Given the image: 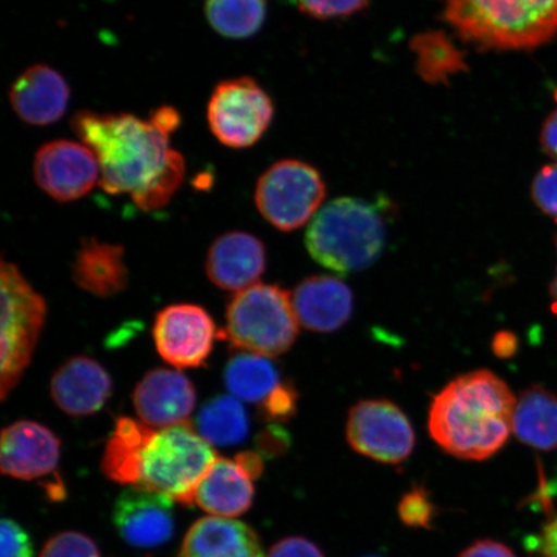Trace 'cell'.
Segmentation results:
<instances>
[{
	"label": "cell",
	"mask_w": 557,
	"mask_h": 557,
	"mask_svg": "<svg viewBox=\"0 0 557 557\" xmlns=\"http://www.w3.org/2000/svg\"><path fill=\"white\" fill-rule=\"evenodd\" d=\"M10 101L21 121L45 127L59 122L66 113L70 88L58 70L35 64L13 82Z\"/></svg>",
	"instance_id": "2e32d148"
},
{
	"label": "cell",
	"mask_w": 557,
	"mask_h": 557,
	"mask_svg": "<svg viewBox=\"0 0 557 557\" xmlns=\"http://www.w3.org/2000/svg\"><path fill=\"white\" fill-rule=\"evenodd\" d=\"M268 557H324L322 552L312 542L292 537L277 542L270 549Z\"/></svg>",
	"instance_id": "e575fe53"
},
{
	"label": "cell",
	"mask_w": 557,
	"mask_h": 557,
	"mask_svg": "<svg viewBox=\"0 0 557 557\" xmlns=\"http://www.w3.org/2000/svg\"><path fill=\"white\" fill-rule=\"evenodd\" d=\"M186 163L183 154L173 150L170 162L164 171L152 183L148 189L138 193L132 197L135 205L143 211H154V209L163 208L170 203L173 195L183 185L185 177Z\"/></svg>",
	"instance_id": "83f0119b"
},
{
	"label": "cell",
	"mask_w": 557,
	"mask_h": 557,
	"mask_svg": "<svg viewBox=\"0 0 557 557\" xmlns=\"http://www.w3.org/2000/svg\"><path fill=\"white\" fill-rule=\"evenodd\" d=\"M40 557H101L100 549L87 535L78 532L55 534L46 543Z\"/></svg>",
	"instance_id": "f1b7e54d"
},
{
	"label": "cell",
	"mask_w": 557,
	"mask_h": 557,
	"mask_svg": "<svg viewBox=\"0 0 557 557\" xmlns=\"http://www.w3.org/2000/svg\"><path fill=\"white\" fill-rule=\"evenodd\" d=\"M47 306L16 264L2 262V334H0V395L17 386L29 366L44 330Z\"/></svg>",
	"instance_id": "52a82bcc"
},
{
	"label": "cell",
	"mask_w": 557,
	"mask_h": 557,
	"mask_svg": "<svg viewBox=\"0 0 557 557\" xmlns=\"http://www.w3.org/2000/svg\"><path fill=\"white\" fill-rule=\"evenodd\" d=\"M259 447L267 453H278L287 447L289 438L281 428L273 426L263 431L259 438Z\"/></svg>",
	"instance_id": "74e56055"
},
{
	"label": "cell",
	"mask_w": 557,
	"mask_h": 557,
	"mask_svg": "<svg viewBox=\"0 0 557 557\" xmlns=\"http://www.w3.org/2000/svg\"><path fill=\"white\" fill-rule=\"evenodd\" d=\"M399 513L409 527H429L434 517V506L424 491L413 490L401 499Z\"/></svg>",
	"instance_id": "d6a6232c"
},
{
	"label": "cell",
	"mask_w": 557,
	"mask_h": 557,
	"mask_svg": "<svg viewBox=\"0 0 557 557\" xmlns=\"http://www.w3.org/2000/svg\"><path fill=\"white\" fill-rule=\"evenodd\" d=\"M215 459L211 444L190 423L152 429L121 417L104 448L102 470L116 483L145 487L193 506L195 491Z\"/></svg>",
	"instance_id": "6da1fadb"
},
{
	"label": "cell",
	"mask_w": 557,
	"mask_h": 557,
	"mask_svg": "<svg viewBox=\"0 0 557 557\" xmlns=\"http://www.w3.org/2000/svg\"><path fill=\"white\" fill-rule=\"evenodd\" d=\"M249 422L246 409L233 395L209 400L197 418L198 434L211 445L228 447L247 437Z\"/></svg>",
	"instance_id": "d4e9b609"
},
{
	"label": "cell",
	"mask_w": 557,
	"mask_h": 557,
	"mask_svg": "<svg viewBox=\"0 0 557 557\" xmlns=\"http://www.w3.org/2000/svg\"><path fill=\"white\" fill-rule=\"evenodd\" d=\"M532 198L543 213L557 222V163L543 166L535 174Z\"/></svg>",
	"instance_id": "4dcf8cb0"
},
{
	"label": "cell",
	"mask_w": 557,
	"mask_h": 557,
	"mask_svg": "<svg viewBox=\"0 0 557 557\" xmlns=\"http://www.w3.org/2000/svg\"><path fill=\"white\" fill-rule=\"evenodd\" d=\"M555 247H556V252H557V235L555 236Z\"/></svg>",
	"instance_id": "b9f144b4"
},
{
	"label": "cell",
	"mask_w": 557,
	"mask_h": 557,
	"mask_svg": "<svg viewBox=\"0 0 557 557\" xmlns=\"http://www.w3.org/2000/svg\"><path fill=\"white\" fill-rule=\"evenodd\" d=\"M113 520L129 546H163L174 532L173 499L145 487L129 486L116 499Z\"/></svg>",
	"instance_id": "4fadbf2b"
},
{
	"label": "cell",
	"mask_w": 557,
	"mask_h": 557,
	"mask_svg": "<svg viewBox=\"0 0 557 557\" xmlns=\"http://www.w3.org/2000/svg\"><path fill=\"white\" fill-rule=\"evenodd\" d=\"M555 100L557 101V89H556V92H555Z\"/></svg>",
	"instance_id": "7bdbcfd3"
},
{
	"label": "cell",
	"mask_w": 557,
	"mask_h": 557,
	"mask_svg": "<svg viewBox=\"0 0 557 557\" xmlns=\"http://www.w3.org/2000/svg\"><path fill=\"white\" fill-rule=\"evenodd\" d=\"M417 55V70L429 83H443L449 76L465 70L463 54L459 52L447 35L430 32L417 35L412 40Z\"/></svg>",
	"instance_id": "4316f807"
},
{
	"label": "cell",
	"mask_w": 557,
	"mask_h": 557,
	"mask_svg": "<svg viewBox=\"0 0 557 557\" xmlns=\"http://www.w3.org/2000/svg\"><path fill=\"white\" fill-rule=\"evenodd\" d=\"M297 393L290 383H281L267 400L261 403V413L270 421H287L296 413Z\"/></svg>",
	"instance_id": "1f68e13d"
},
{
	"label": "cell",
	"mask_w": 557,
	"mask_h": 557,
	"mask_svg": "<svg viewBox=\"0 0 557 557\" xmlns=\"http://www.w3.org/2000/svg\"><path fill=\"white\" fill-rule=\"evenodd\" d=\"M540 139L546 154L557 160V110L543 124Z\"/></svg>",
	"instance_id": "f35d334b"
},
{
	"label": "cell",
	"mask_w": 557,
	"mask_h": 557,
	"mask_svg": "<svg viewBox=\"0 0 557 557\" xmlns=\"http://www.w3.org/2000/svg\"><path fill=\"white\" fill-rule=\"evenodd\" d=\"M178 557H263L252 528L238 520L207 517L186 533Z\"/></svg>",
	"instance_id": "44dd1931"
},
{
	"label": "cell",
	"mask_w": 557,
	"mask_h": 557,
	"mask_svg": "<svg viewBox=\"0 0 557 557\" xmlns=\"http://www.w3.org/2000/svg\"><path fill=\"white\" fill-rule=\"evenodd\" d=\"M267 267V255L260 239L243 232H230L212 243L207 256V274L214 285L238 292L259 282Z\"/></svg>",
	"instance_id": "e0dca14e"
},
{
	"label": "cell",
	"mask_w": 557,
	"mask_h": 557,
	"mask_svg": "<svg viewBox=\"0 0 557 557\" xmlns=\"http://www.w3.org/2000/svg\"><path fill=\"white\" fill-rule=\"evenodd\" d=\"M294 308L298 323L313 332H333L343 326L352 312V292L332 276L306 278L295 290Z\"/></svg>",
	"instance_id": "d6986e66"
},
{
	"label": "cell",
	"mask_w": 557,
	"mask_h": 557,
	"mask_svg": "<svg viewBox=\"0 0 557 557\" xmlns=\"http://www.w3.org/2000/svg\"><path fill=\"white\" fill-rule=\"evenodd\" d=\"M180 124L177 110L162 107L148 121L83 110L74 115L72 128L99 162L102 189L134 197L148 189L169 164L171 135Z\"/></svg>",
	"instance_id": "7a4b0ae2"
},
{
	"label": "cell",
	"mask_w": 557,
	"mask_h": 557,
	"mask_svg": "<svg viewBox=\"0 0 557 557\" xmlns=\"http://www.w3.org/2000/svg\"><path fill=\"white\" fill-rule=\"evenodd\" d=\"M517 399L491 371L459 375L431 404V436L449 455L484 461L505 447L512 433Z\"/></svg>",
	"instance_id": "3957f363"
},
{
	"label": "cell",
	"mask_w": 557,
	"mask_h": 557,
	"mask_svg": "<svg viewBox=\"0 0 557 557\" xmlns=\"http://www.w3.org/2000/svg\"><path fill=\"white\" fill-rule=\"evenodd\" d=\"M206 16L215 33L228 39H247L267 18V0H206Z\"/></svg>",
	"instance_id": "484cf974"
},
{
	"label": "cell",
	"mask_w": 557,
	"mask_h": 557,
	"mask_svg": "<svg viewBox=\"0 0 557 557\" xmlns=\"http://www.w3.org/2000/svg\"><path fill=\"white\" fill-rule=\"evenodd\" d=\"M152 336L166 363L181 369L198 368L211 355L218 329L200 306L178 304L158 312Z\"/></svg>",
	"instance_id": "8fae6325"
},
{
	"label": "cell",
	"mask_w": 557,
	"mask_h": 557,
	"mask_svg": "<svg viewBox=\"0 0 557 557\" xmlns=\"http://www.w3.org/2000/svg\"><path fill=\"white\" fill-rule=\"evenodd\" d=\"M298 9L318 20L355 15L367 9L369 0H296Z\"/></svg>",
	"instance_id": "f546056e"
},
{
	"label": "cell",
	"mask_w": 557,
	"mask_h": 557,
	"mask_svg": "<svg viewBox=\"0 0 557 557\" xmlns=\"http://www.w3.org/2000/svg\"><path fill=\"white\" fill-rule=\"evenodd\" d=\"M386 242L380 209L359 198H338L324 206L306 233V247L322 267L348 275L379 259Z\"/></svg>",
	"instance_id": "5b68a950"
},
{
	"label": "cell",
	"mask_w": 557,
	"mask_h": 557,
	"mask_svg": "<svg viewBox=\"0 0 557 557\" xmlns=\"http://www.w3.org/2000/svg\"><path fill=\"white\" fill-rule=\"evenodd\" d=\"M59 437L44 424L17 421L3 430L0 466L4 475L37 480L55 475L61 455Z\"/></svg>",
	"instance_id": "5bb4252c"
},
{
	"label": "cell",
	"mask_w": 557,
	"mask_h": 557,
	"mask_svg": "<svg viewBox=\"0 0 557 557\" xmlns=\"http://www.w3.org/2000/svg\"><path fill=\"white\" fill-rule=\"evenodd\" d=\"M225 385L236 399L263 403L281 385V375L268 357L240 352L228 361Z\"/></svg>",
	"instance_id": "cb8c5ba5"
},
{
	"label": "cell",
	"mask_w": 557,
	"mask_h": 557,
	"mask_svg": "<svg viewBox=\"0 0 557 557\" xmlns=\"http://www.w3.org/2000/svg\"><path fill=\"white\" fill-rule=\"evenodd\" d=\"M253 479L236 459L218 458L195 491L193 506L211 517H240L252 506Z\"/></svg>",
	"instance_id": "ffe728a7"
},
{
	"label": "cell",
	"mask_w": 557,
	"mask_h": 557,
	"mask_svg": "<svg viewBox=\"0 0 557 557\" xmlns=\"http://www.w3.org/2000/svg\"><path fill=\"white\" fill-rule=\"evenodd\" d=\"M33 172L40 189L62 203L86 197L100 183V165L92 150L69 139L41 146Z\"/></svg>",
	"instance_id": "7c38bea8"
},
{
	"label": "cell",
	"mask_w": 557,
	"mask_h": 557,
	"mask_svg": "<svg viewBox=\"0 0 557 557\" xmlns=\"http://www.w3.org/2000/svg\"><path fill=\"white\" fill-rule=\"evenodd\" d=\"M111 393L113 382L107 369L88 357L70 358L52 375V399L69 416L99 412Z\"/></svg>",
	"instance_id": "ac0fdd59"
},
{
	"label": "cell",
	"mask_w": 557,
	"mask_h": 557,
	"mask_svg": "<svg viewBox=\"0 0 557 557\" xmlns=\"http://www.w3.org/2000/svg\"><path fill=\"white\" fill-rule=\"evenodd\" d=\"M549 296H552L554 301V309L557 311V270L554 281L552 282V284H549Z\"/></svg>",
	"instance_id": "60d3db41"
},
{
	"label": "cell",
	"mask_w": 557,
	"mask_h": 557,
	"mask_svg": "<svg viewBox=\"0 0 557 557\" xmlns=\"http://www.w3.org/2000/svg\"><path fill=\"white\" fill-rule=\"evenodd\" d=\"M324 198L322 174L295 159L281 160L264 171L255 193L262 218L282 232H294L315 218Z\"/></svg>",
	"instance_id": "ba28073f"
},
{
	"label": "cell",
	"mask_w": 557,
	"mask_h": 557,
	"mask_svg": "<svg viewBox=\"0 0 557 557\" xmlns=\"http://www.w3.org/2000/svg\"><path fill=\"white\" fill-rule=\"evenodd\" d=\"M534 552L539 557H557V515L542 528L534 540Z\"/></svg>",
	"instance_id": "d590c367"
},
{
	"label": "cell",
	"mask_w": 557,
	"mask_h": 557,
	"mask_svg": "<svg viewBox=\"0 0 557 557\" xmlns=\"http://www.w3.org/2000/svg\"><path fill=\"white\" fill-rule=\"evenodd\" d=\"M2 557H34L29 534L15 520H2Z\"/></svg>",
	"instance_id": "836d02e7"
},
{
	"label": "cell",
	"mask_w": 557,
	"mask_h": 557,
	"mask_svg": "<svg viewBox=\"0 0 557 557\" xmlns=\"http://www.w3.org/2000/svg\"><path fill=\"white\" fill-rule=\"evenodd\" d=\"M273 117V101L250 76L221 82L208 102L209 128L232 149H247L259 143Z\"/></svg>",
	"instance_id": "9c48e42d"
},
{
	"label": "cell",
	"mask_w": 557,
	"mask_h": 557,
	"mask_svg": "<svg viewBox=\"0 0 557 557\" xmlns=\"http://www.w3.org/2000/svg\"><path fill=\"white\" fill-rule=\"evenodd\" d=\"M368 557H377V556H368Z\"/></svg>",
	"instance_id": "ee69618b"
},
{
	"label": "cell",
	"mask_w": 557,
	"mask_h": 557,
	"mask_svg": "<svg viewBox=\"0 0 557 557\" xmlns=\"http://www.w3.org/2000/svg\"><path fill=\"white\" fill-rule=\"evenodd\" d=\"M197 395L189 379L172 369L158 368L138 382L134 406L139 418L152 429L186 423L193 413Z\"/></svg>",
	"instance_id": "9a60e30c"
},
{
	"label": "cell",
	"mask_w": 557,
	"mask_h": 557,
	"mask_svg": "<svg viewBox=\"0 0 557 557\" xmlns=\"http://www.w3.org/2000/svg\"><path fill=\"white\" fill-rule=\"evenodd\" d=\"M444 16L483 50H534L557 35V0H445Z\"/></svg>",
	"instance_id": "277c9868"
},
{
	"label": "cell",
	"mask_w": 557,
	"mask_h": 557,
	"mask_svg": "<svg viewBox=\"0 0 557 557\" xmlns=\"http://www.w3.org/2000/svg\"><path fill=\"white\" fill-rule=\"evenodd\" d=\"M346 436L355 451L382 463H400L414 448V431L408 417L394 403L382 399L352 407Z\"/></svg>",
	"instance_id": "30bf717a"
},
{
	"label": "cell",
	"mask_w": 557,
	"mask_h": 557,
	"mask_svg": "<svg viewBox=\"0 0 557 557\" xmlns=\"http://www.w3.org/2000/svg\"><path fill=\"white\" fill-rule=\"evenodd\" d=\"M461 557H517L510 548L503 543L494 541H479L465 549Z\"/></svg>",
	"instance_id": "8d00e7d4"
},
{
	"label": "cell",
	"mask_w": 557,
	"mask_h": 557,
	"mask_svg": "<svg viewBox=\"0 0 557 557\" xmlns=\"http://www.w3.org/2000/svg\"><path fill=\"white\" fill-rule=\"evenodd\" d=\"M225 337L244 352L278 357L298 336V319L287 290L255 284L235 294L226 312Z\"/></svg>",
	"instance_id": "8992f818"
},
{
	"label": "cell",
	"mask_w": 557,
	"mask_h": 557,
	"mask_svg": "<svg viewBox=\"0 0 557 557\" xmlns=\"http://www.w3.org/2000/svg\"><path fill=\"white\" fill-rule=\"evenodd\" d=\"M512 431L522 444L548 451L557 448V395L534 385L522 392L515 406Z\"/></svg>",
	"instance_id": "603a6c76"
},
{
	"label": "cell",
	"mask_w": 557,
	"mask_h": 557,
	"mask_svg": "<svg viewBox=\"0 0 557 557\" xmlns=\"http://www.w3.org/2000/svg\"><path fill=\"white\" fill-rule=\"evenodd\" d=\"M494 350H496L500 357H511L515 350H517V338H515L510 333L498 334L496 345H494Z\"/></svg>",
	"instance_id": "ab89813d"
},
{
	"label": "cell",
	"mask_w": 557,
	"mask_h": 557,
	"mask_svg": "<svg viewBox=\"0 0 557 557\" xmlns=\"http://www.w3.org/2000/svg\"><path fill=\"white\" fill-rule=\"evenodd\" d=\"M73 278L79 288L97 297L120 294L128 283L124 248L96 238L83 239L76 253Z\"/></svg>",
	"instance_id": "7402d4cb"
}]
</instances>
